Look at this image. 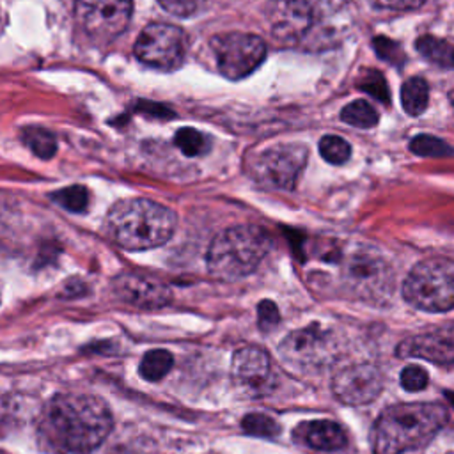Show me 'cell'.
I'll return each mask as SVG.
<instances>
[{"label":"cell","mask_w":454,"mask_h":454,"mask_svg":"<svg viewBox=\"0 0 454 454\" xmlns=\"http://www.w3.org/2000/svg\"><path fill=\"white\" fill-rule=\"evenodd\" d=\"M112 413L87 394H57L37 417L39 447L50 454H90L110 434Z\"/></svg>","instance_id":"1"},{"label":"cell","mask_w":454,"mask_h":454,"mask_svg":"<svg viewBox=\"0 0 454 454\" xmlns=\"http://www.w3.org/2000/svg\"><path fill=\"white\" fill-rule=\"evenodd\" d=\"M344 12L346 0H273L270 27L282 43L326 48L339 39Z\"/></svg>","instance_id":"2"},{"label":"cell","mask_w":454,"mask_h":454,"mask_svg":"<svg viewBox=\"0 0 454 454\" xmlns=\"http://www.w3.org/2000/svg\"><path fill=\"white\" fill-rule=\"evenodd\" d=\"M449 420L438 403H404L387 408L372 427L374 454H404L431 440Z\"/></svg>","instance_id":"3"},{"label":"cell","mask_w":454,"mask_h":454,"mask_svg":"<svg viewBox=\"0 0 454 454\" xmlns=\"http://www.w3.org/2000/svg\"><path fill=\"white\" fill-rule=\"evenodd\" d=\"M106 229L112 239L126 250L156 248L174 234L176 215L149 199H124L110 207Z\"/></svg>","instance_id":"4"},{"label":"cell","mask_w":454,"mask_h":454,"mask_svg":"<svg viewBox=\"0 0 454 454\" xmlns=\"http://www.w3.org/2000/svg\"><path fill=\"white\" fill-rule=\"evenodd\" d=\"M271 239L259 225H234L209 245L206 262L213 277L238 280L250 275L270 252Z\"/></svg>","instance_id":"5"},{"label":"cell","mask_w":454,"mask_h":454,"mask_svg":"<svg viewBox=\"0 0 454 454\" xmlns=\"http://www.w3.org/2000/svg\"><path fill=\"white\" fill-rule=\"evenodd\" d=\"M403 298L426 312L454 309V261L431 257L417 262L404 278Z\"/></svg>","instance_id":"6"},{"label":"cell","mask_w":454,"mask_h":454,"mask_svg":"<svg viewBox=\"0 0 454 454\" xmlns=\"http://www.w3.org/2000/svg\"><path fill=\"white\" fill-rule=\"evenodd\" d=\"M342 284L356 298L380 301L392 291V270L372 247H355L342 259Z\"/></svg>","instance_id":"7"},{"label":"cell","mask_w":454,"mask_h":454,"mask_svg":"<svg viewBox=\"0 0 454 454\" xmlns=\"http://www.w3.org/2000/svg\"><path fill=\"white\" fill-rule=\"evenodd\" d=\"M278 353L294 369L321 371L337 358L339 342L332 330L314 323L287 333L278 344Z\"/></svg>","instance_id":"8"},{"label":"cell","mask_w":454,"mask_h":454,"mask_svg":"<svg viewBox=\"0 0 454 454\" xmlns=\"http://www.w3.org/2000/svg\"><path fill=\"white\" fill-rule=\"evenodd\" d=\"M216 69L229 80L254 73L266 57V44L259 35L245 32L218 34L209 41Z\"/></svg>","instance_id":"9"},{"label":"cell","mask_w":454,"mask_h":454,"mask_svg":"<svg viewBox=\"0 0 454 454\" xmlns=\"http://www.w3.org/2000/svg\"><path fill=\"white\" fill-rule=\"evenodd\" d=\"M135 57L158 71L177 69L186 53L184 32L170 23L147 25L135 41Z\"/></svg>","instance_id":"10"},{"label":"cell","mask_w":454,"mask_h":454,"mask_svg":"<svg viewBox=\"0 0 454 454\" xmlns=\"http://www.w3.org/2000/svg\"><path fill=\"white\" fill-rule=\"evenodd\" d=\"M131 0H76L74 18L96 44L117 39L131 20Z\"/></svg>","instance_id":"11"},{"label":"cell","mask_w":454,"mask_h":454,"mask_svg":"<svg viewBox=\"0 0 454 454\" xmlns=\"http://www.w3.org/2000/svg\"><path fill=\"white\" fill-rule=\"evenodd\" d=\"M307 161V147L301 144H278L261 151L252 174L257 183L273 190H293Z\"/></svg>","instance_id":"12"},{"label":"cell","mask_w":454,"mask_h":454,"mask_svg":"<svg viewBox=\"0 0 454 454\" xmlns=\"http://www.w3.org/2000/svg\"><path fill=\"white\" fill-rule=\"evenodd\" d=\"M232 381L248 397H264L277 387V376L268 353L259 346H243L232 356Z\"/></svg>","instance_id":"13"},{"label":"cell","mask_w":454,"mask_h":454,"mask_svg":"<svg viewBox=\"0 0 454 454\" xmlns=\"http://www.w3.org/2000/svg\"><path fill=\"white\" fill-rule=\"evenodd\" d=\"M383 390V374L372 364H353L335 372L332 392L346 404H365Z\"/></svg>","instance_id":"14"},{"label":"cell","mask_w":454,"mask_h":454,"mask_svg":"<svg viewBox=\"0 0 454 454\" xmlns=\"http://www.w3.org/2000/svg\"><path fill=\"white\" fill-rule=\"evenodd\" d=\"M395 351L401 358H424L438 365H454V326L408 337Z\"/></svg>","instance_id":"15"},{"label":"cell","mask_w":454,"mask_h":454,"mask_svg":"<svg viewBox=\"0 0 454 454\" xmlns=\"http://www.w3.org/2000/svg\"><path fill=\"white\" fill-rule=\"evenodd\" d=\"M114 293L119 300L138 309H160L172 300L170 289L158 278L122 273L114 280Z\"/></svg>","instance_id":"16"},{"label":"cell","mask_w":454,"mask_h":454,"mask_svg":"<svg viewBox=\"0 0 454 454\" xmlns=\"http://www.w3.org/2000/svg\"><path fill=\"white\" fill-rule=\"evenodd\" d=\"M294 438L296 442H301L307 447L323 452L340 450L348 443L344 427L333 420L303 422L294 429Z\"/></svg>","instance_id":"17"},{"label":"cell","mask_w":454,"mask_h":454,"mask_svg":"<svg viewBox=\"0 0 454 454\" xmlns=\"http://www.w3.org/2000/svg\"><path fill=\"white\" fill-rule=\"evenodd\" d=\"M429 103V85L422 76L408 78L401 87V105L408 115H420Z\"/></svg>","instance_id":"18"},{"label":"cell","mask_w":454,"mask_h":454,"mask_svg":"<svg viewBox=\"0 0 454 454\" xmlns=\"http://www.w3.org/2000/svg\"><path fill=\"white\" fill-rule=\"evenodd\" d=\"M415 48L431 64H436L442 67L454 66V46H450L443 39H438L433 35H422L415 41Z\"/></svg>","instance_id":"19"},{"label":"cell","mask_w":454,"mask_h":454,"mask_svg":"<svg viewBox=\"0 0 454 454\" xmlns=\"http://www.w3.org/2000/svg\"><path fill=\"white\" fill-rule=\"evenodd\" d=\"M174 356L167 349H151L144 355L140 362V376L147 381L163 380L172 369Z\"/></svg>","instance_id":"20"},{"label":"cell","mask_w":454,"mask_h":454,"mask_svg":"<svg viewBox=\"0 0 454 454\" xmlns=\"http://www.w3.org/2000/svg\"><path fill=\"white\" fill-rule=\"evenodd\" d=\"M340 119L355 128H372L378 124V110L365 99H355L340 110Z\"/></svg>","instance_id":"21"},{"label":"cell","mask_w":454,"mask_h":454,"mask_svg":"<svg viewBox=\"0 0 454 454\" xmlns=\"http://www.w3.org/2000/svg\"><path fill=\"white\" fill-rule=\"evenodd\" d=\"M21 138L32 149V153L43 160H50L57 153V140L44 128L28 126L23 129Z\"/></svg>","instance_id":"22"},{"label":"cell","mask_w":454,"mask_h":454,"mask_svg":"<svg viewBox=\"0 0 454 454\" xmlns=\"http://www.w3.org/2000/svg\"><path fill=\"white\" fill-rule=\"evenodd\" d=\"M176 145L184 156H202L209 151L211 140L207 135L195 128H181L174 137Z\"/></svg>","instance_id":"23"},{"label":"cell","mask_w":454,"mask_h":454,"mask_svg":"<svg viewBox=\"0 0 454 454\" xmlns=\"http://www.w3.org/2000/svg\"><path fill=\"white\" fill-rule=\"evenodd\" d=\"M410 151L413 154L426 156V158H443V156H450L454 153L447 142H443L438 137L426 135V133L417 135L410 140Z\"/></svg>","instance_id":"24"},{"label":"cell","mask_w":454,"mask_h":454,"mask_svg":"<svg viewBox=\"0 0 454 454\" xmlns=\"http://www.w3.org/2000/svg\"><path fill=\"white\" fill-rule=\"evenodd\" d=\"M319 154L332 165L346 163L351 156V145L337 135H325L319 140Z\"/></svg>","instance_id":"25"},{"label":"cell","mask_w":454,"mask_h":454,"mask_svg":"<svg viewBox=\"0 0 454 454\" xmlns=\"http://www.w3.org/2000/svg\"><path fill=\"white\" fill-rule=\"evenodd\" d=\"M51 197L57 204H60L64 209L73 213H83L89 206V190L80 184L62 188L55 192Z\"/></svg>","instance_id":"26"},{"label":"cell","mask_w":454,"mask_h":454,"mask_svg":"<svg viewBox=\"0 0 454 454\" xmlns=\"http://www.w3.org/2000/svg\"><path fill=\"white\" fill-rule=\"evenodd\" d=\"M241 427L245 429V433L254 434V436H262V438H273L280 431L275 419H271L270 415H264V413L247 415L241 422Z\"/></svg>","instance_id":"27"},{"label":"cell","mask_w":454,"mask_h":454,"mask_svg":"<svg viewBox=\"0 0 454 454\" xmlns=\"http://www.w3.org/2000/svg\"><path fill=\"white\" fill-rule=\"evenodd\" d=\"M360 89L369 92L372 98H376L378 101H381L385 105L390 103V90H388V85L380 71H374V69L367 71L360 82Z\"/></svg>","instance_id":"28"},{"label":"cell","mask_w":454,"mask_h":454,"mask_svg":"<svg viewBox=\"0 0 454 454\" xmlns=\"http://www.w3.org/2000/svg\"><path fill=\"white\" fill-rule=\"evenodd\" d=\"M372 44H374V50H376L378 57L383 59V60H387V62H390V64H394V66H399V64H403V62L406 60L404 51H403L401 46H399L395 41H392V39H387V37L380 35V37H376V39L372 41Z\"/></svg>","instance_id":"29"},{"label":"cell","mask_w":454,"mask_h":454,"mask_svg":"<svg viewBox=\"0 0 454 454\" xmlns=\"http://www.w3.org/2000/svg\"><path fill=\"white\" fill-rule=\"evenodd\" d=\"M429 376L419 365H408L401 371V387L408 392H419L427 387Z\"/></svg>","instance_id":"30"},{"label":"cell","mask_w":454,"mask_h":454,"mask_svg":"<svg viewBox=\"0 0 454 454\" xmlns=\"http://www.w3.org/2000/svg\"><path fill=\"white\" fill-rule=\"evenodd\" d=\"M158 2L167 12L179 18L192 16L204 5V0H158Z\"/></svg>","instance_id":"31"},{"label":"cell","mask_w":454,"mask_h":454,"mask_svg":"<svg viewBox=\"0 0 454 454\" xmlns=\"http://www.w3.org/2000/svg\"><path fill=\"white\" fill-rule=\"evenodd\" d=\"M106 454H156V450L142 440H124L114 445Z\"/></svg>","instance_id":"32"},{"label":"cell","mask_w":454,"mask_h":454,"mask_svg":"<svg viewBox=\"0 0 454 454\" xmlns=\"http://www.w3.org/2000/svg\"><path fill=\"white\" fill-rule=\"evenodd\" d=\"M257 316H259V326H261V330L273 328V326L278 323V319H280L275 303H273V301H268V300H264V301L259 303Z\"/></svg>","instance_id":"33"},{"label":"cell","mask_w":454,"mask_h":454,"mask_svg":"<svg viewBox=\"0 0 454 454\" xmlns=\"http://www.w3.org/2000/svg\"><path fill=\"white\" fill-rule=\"evenodd\" d=\"M378 9H390V11H410L420 7L426 0H369Z\"/></svg>","instance_id":"34"}]
</instances>
